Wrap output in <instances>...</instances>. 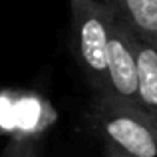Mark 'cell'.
I'll use <instances>...</instances> for the list:
<instances>
[{
	"label": "cell",
	"mask_w": 157,
	"mask_h": 157,
	"mask_svg": "<svg viewBox=\"0 0 157 157\" xmlns=\"http://www.w3.org/2000/svg\"><path fill=\"white\" fill-rule=\"evenodd\" d=\"M86 123L104 143L129 157H157V117L141 105L111 96H92Z\"/></svg>",
	"instance_id": "6da1fadb"
},
{
	"label": "cell",
	"mask_w": 157,
	"mask_h": 157,
	"mask_svg": "<svg viewBox=\"0 0 157 157\" xmlns=\"http://www.w3.org/2000/svg\"><path fill=\"white\" fill-rule=\"evenodd\" d=\"M72 50L88 82L92 96H107L109 90V32L111 10L104 0H68Z\"/></svg>",
	"instance_id": "7a4b0ae2"
},
{
	"label": "cell",
	"mask_w": 157,
	"mask_h": 157,
	"mask_svg": "<svg viewBox=\"0 0 157 157\" xmlns=\"http://www.w3.org/2000/svg\"><path fill=\"white\" fill-rule=\"evenodd\" d=\"M109 90L111 96L137 104V64L131 46V26L113 10L109 32Z\"/></svg>",
	"instance_id": "3957f363"
},
{
	"label": "cell",
	"mask_w": 157,
	"mask_h": 157,
	"mask_svg": "<svg viewBox=\"0 0 157 157\" xmlns=\"http://www.w3.org/2000/svg\"><path fill=\"white\" fill-rule=\"evenodd\" d=\"M131 46L137 64V101L157 117V48L131 28Z\"/></svg>",
	"instance_id": "277c9868"
},
{
	"label": "cell",
	"mask_w": 157,
	"mask_h": 157,
	"mask_svg": "<svg viewBox=\"0 0 157 157\" xmlns=\"http://www.w3.org/2000/svg\"><path fill=\"white\" fill-rule=\"evenodd\" d=\"M141 38L157 48V0H104Z\"/></svg>",
	"instance_id": "5b68a950"
},
{
	"label": "cell",
	"mask_w": 157,
	"mask_h": 157,
	"mask_svg": "<svg viewBox=\"0 0 157 157\" xmlns=\"http://www.w3.org/2000/svg\"><path fill=\"white\" fill-rule=\"evenodd\" d=\"M2 157H44L42 143L34 135H14L6 143Z\"/></svg>",
	"instance_id": "8992f818"
},
{
	"label": "cell",
	"mask_w": 157,
	"mask_h": 157,
	"mask_svg": "<svg viewBox=\"0 0 157 157\" xmlns=\"http://www.w3.org/2000/svg\"><path fill=\"white\" fill-rule=\"evenodd\" d=\"M104 157H129V155L121 153V151L113 149V147H104Z\"/></svg>",
	"instance_id": "52a82bcc"
}]
</instances>
